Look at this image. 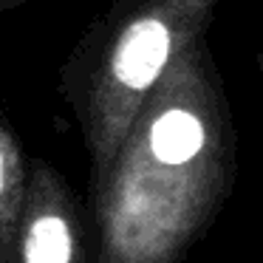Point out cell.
<instances>
[{"label":"cell","instance_id":"obj_1","mask_svg":"<svg viewBox=\"0 0 263 263\" xmlns=\"http://www.w3.org/2000/svg\"><path fill=\"white\" fill-rule=\"evenodd\" d=\"M176 46V29L161 14H144L125 29L114 54V74L119 85L144 93L161 77Z\"/></svg>","mask_w":263,"mask_h":263},{"label":"cell","instance_id":"obj_2","mask_svg":"<svg viewBox=\"0 0 263 263\" xmlns=\"http://www.w3.org/2000/svg\"><path fill=\"white\" fill-rule=\"evenodd\" d=\"M71 260V232L63 218L43 215L31 227L26 243V263H68Z\"/></svg>","mask_w":263,"mask_h":263},{"label":"cell","instance_id":"obj_3","mask_svg":"<svg viewBox=\"0 0 263 263\" xmlns=\"http://www.w3.org/2000/svg\"><path fill=\"white\" fill-rule=\"evenodd\" d=\"M0 190H3V153H0Z\"/></svg>","mask_w":263,"mask_h":263}]
</instances>
